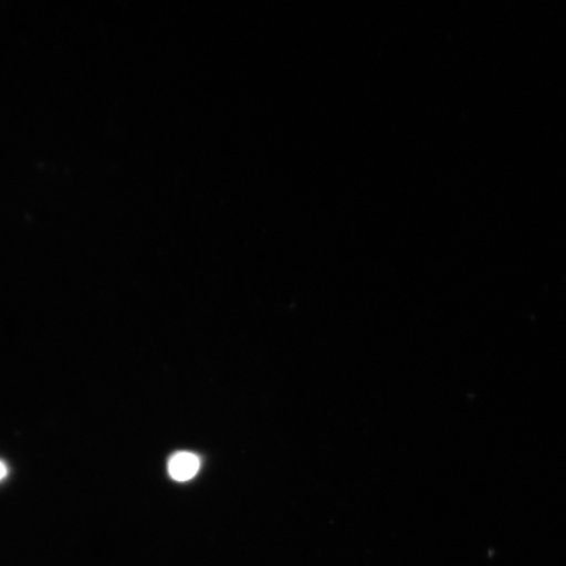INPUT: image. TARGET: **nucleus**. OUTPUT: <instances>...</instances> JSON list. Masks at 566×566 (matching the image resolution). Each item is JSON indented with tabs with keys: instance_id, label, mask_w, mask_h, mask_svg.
<instances>
[{
	"instance_id": "1",
	"label": "nucleus",
	"mask_w": 566,
	"mask_h": 566,
	"mask_svg": "<svg viewBox=\"0 0 566 566\" xmlns=\"http://www.w3.org/2000/svg\"><path fill=\"white\" fill-rule=\"evenodd\" d=\"M200 458L192 452H177L168 462L169 476L184 483V481L192 480L197 472L200 471Z\"/></svg>"
},
{
	"instance_id": "2",
	"label": "nucleus",
	"mask_w": 566,
	"mask_h": 566,
	"mask_svg": "<svg viewBox=\"0 0 566 566\" xmlns=\"http://www.w3.org/2000/svg\"><path fill=\"white\" fill-rule=\"evenodd\" d=\"M7 475V467L3 462H0V480H3Z\"/></svg>"
}]
</instances>
